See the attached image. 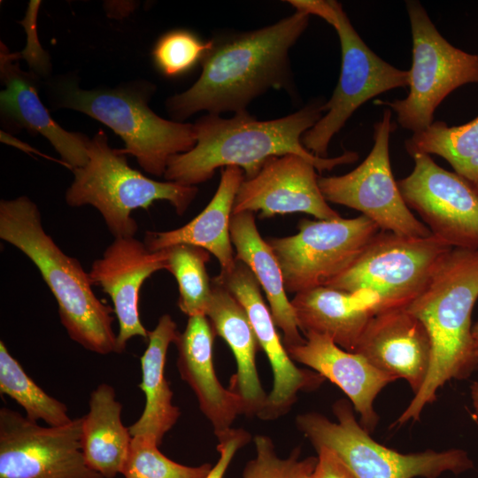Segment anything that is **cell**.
I'll use <instances>...</instances> for the list:
<instances>
[{
    "label": "cell",
    "instance_id": "obj_1",
    "mask_svg": "<svg viewBox=\"0 0 478 478\" xmlns=\"http://www.w3.org/2000/svg\"><path fill=\"white\" fill-rule=\"evenodd\" d=\"M309 19V14L296 11L260 29L212 39L197 81L166 100L170 116L179 122L201 111L237 113L269 89L289 90V50L306 29Z\"/></svg>",
    "mask_w": 478,
    "mask_h": 478
},
{
    "label": "cell",
    "instance_id": "obj_2",
    "mask_svg": "<svg viewBox=\"0 0 478 478\" xmlns=\"http://www.w3.org/2000/svg\"><path fill=\"white\" fill-rule=\"evenodd\" d=\"M324 102L314 101L282 118L258 120L247 111L230 119L206 114L194 123L196 145L173 156L164 178L184 186H196L211 179L217 168L230 166L243 169L244 178L255 176L273 157L300 156L319 172L355 162L358 156L345 151L335 158L313 155L302 143L303 135L322 117Z\"/></svg>",
    "mask_w": 478,
    "mask_h": 478
},
{
    "label": "cell",
    "instance_id": "obj_3",
    "mask_svg": "<svg viewBox=\"0 0 478 478\" xmlns=\"http://www.w3.org/2000/svg\"><path fill=\"white\" fill-rule=\"evenodd\" d=\"M478 298V250L451 248L420 294L405 307L425 326L432 346L425 382L396 424L418 420L438 389L451 380L468 378L477 364L471 315Z\"/></svg>",
    "mask_w": 478,
    "mask_h": 478
},
{
    "label": "cell",
    "instance_id": "obj_4",
    "mask_svg": "<svg viewBox=\"0 0 478 478\" xmlns=\"http://www.w3.org/2000/svg\"><path fill=\"white\" fill-rule=\"evenodd\" d=\"M0 238L37 267L54 296L69 337L92 352H117L113 309L98 299L89 273L56 244L42 227L37 205L21 196L0 202Z\"/></svg>",
    "mask_w": 478,
    "mask_h": 478
},
{
    "label": "cell",
    "instance_id": "obj_5",
    "mask_svg": "<svg viewBox=\"0 0 478 478\" xmlns=\"http://www.w3.org/2000/svg\"><path fill=\"white\" fill-rule=\"evenodd\" d=\"M148 82L83 89L74 78L50 84L51 104L82 112L109 127L124 142L123 154L136 158L148 173L164 176L169 159L197 143L194 124L163 119L148 104L153 92Z\"/></svg>",
    "mask_w": 478,
    "mask_h": 478
},
{
    "label": "cell",
    "instance_id": "obj_6",
    "mask_svg": "<svg viewBox=\"0 0 478 478\" xmlns=\"http://www.w3.org/2000/svg\"><path fill=\"white\" fill-rule=\"evenodd\" d=\"M88 163L72 170L73 181L66 202L73 207L86 204L102 215L115 238L134 237L138 229L131 212L148 210L156 200H166L182 215L197 194L196 186L152 180L131 168L120 150L109 146L101 129L88 143Z\"/></svg>",
    "mask_w": 478,
    "mask_h": 478
},
{
    "label": "cell",
    "instance_id": "obj_7",
    "mask_svg": "<svg viewBox=\"0 0 478 478\" xmlns=\"http://www.w3.org/2000/svg\"><path fill=\"white\" fill-rule=\"evenodd\" d=\"M291 5L297 11L326 20L336 31L341 44L340 77L331 98L323 104L326 113L301 139L311 153L327 158L330 141L353 112L383 92L407 87L409 73L389 65L364 42L339 2L294 0Z\"/></svg>",
    "mask_w": 478,
    "mask_h": 478
},
{
    "label": "cell",
    "instance_id": "obj_8",
    "mask_svg": "<svg viewBox=\"0 0 478 478\" xmlns=\"http://www.w3.org/2000/svg\"><path fill=\"white\" fill-rule=\"evenodd\" d=\"M332 410L336 422L312 412L297 415L296 426L315 450L333 451L357 478H438L444 472L459 474L474 468L460 449L405 454L377 443L357 421L346 399L335 401Z\"/></svg>",
    "mask_w": 478,
    "mask_h": 478
},
{
    "label": "cell",
    "instance_id": "obj_9",
    "mask_svg": "<svg viewBox=\"0 0 478 478\" xmlns=\"http://www.w3.org/2000/svg\"><path fill=\"white\" fill-rule=\"evenodd\" d=\"M451 249L434 235L413 237L380 230L358 258L325 286L367 294L374 315L405 308Z\"/></svg>",
    "mask_w": 478,
    "mask_h": 478
},
{
    "label": "cell",
    "instance_id": "obj_10",
    "mask_svg": "<svg viewBox=\"0 0 478 478\" xmlns=\"http://www.w3.org/2000/svg\"><path fill=\"white\" fill-rule=\"evenodd\" d=\"M412 38L409 93L404 99L375 101L397 114L398 124L413 133L433 123L434 112L456 89L478 83V53L451 44L438 32L418 1L406 2Z\"/></svg>",
    "mask_w": 478,
    "mask_h": 478
},
{
    "label": "cell",
    "instance_id": "obj_11",
    "mask_svg": "<svg viewBox=\"0 0 478 478\" xmlns=\"http://www.w3.org/2000/svg\"><path fill=\"white\" fill-rule=\"evenodd\" d=\"M379 231L377 225L364 215L304 219L296 235L266 241L277 258L286 291L297 294L325 286L344 272Z\"/></svg>",
    "mask_w": 478,
    "mask_h": 478
},
{
    "label": "cell",
    "instance_id": "obj_12",
    "mask_svg": "<svg viewBox=\"0 0 478 478\" xmlns=\"http://www.w3.org/2000/svg\"><path fill=\"white\" fill-rule=\"evenodd\" d=\"M391 115V110L385 109L382 120L374 125L373 148L358 166L340 176H319L318 184L327 202L360 212L380 230L428 237L431 232L406 205L393 177L389 137L397 126Z\"/></svg>",
    "mask_w": 478,
    "mask_h": 478
},
{
    "label": "cell",
    "instance_id": "obj_13",
    "mask_svg": "<svg viewBox=\"0 0 478 478\" xmlns=\"http://www.w3.org/2000/svg\"><path fill=\"white\" fill-rule=\"evenodd\" d=\"M82 417L43 427L20 412L0 409V478H104L81 449Z\"/></svg>",
    "mask_w": 478,
    "mask_h": 478
},
{
    "label": "cell",
    "instance_id": "obj_14",
    "mask_svg": "<svg viewBox=\"0 0 478 478\" xmlns=\"http://www.w3.org/2000/svg\"><path fill=\"white\" fill-rule=\"evenodd\" d=\"M414 167L397 181L401 195L432 235L451 248L478 250V191L429 155L412 156Z\"/></svg>",
    "mask_w": 478,
    "mask_h": 478
},
{
    "label": "cell",
    "instance_id": "obj_15",
    "mask_svg": "<svg viewBox=\"0 0 478 478\" xmlns=\"http://www.w3.org/2000/svg\"><path fill=\"white\" fill-rule=\"evenodd\" d=\"M234 269L215 277L244 307L260 348L273 372V387L267 395L260 419L273 420L286 414L297 394L318 389L325 378L317 372L298 368L289 356L276 331L270 309L260 292V285L251 269L235 259Z\"/></svg>",
    "mask_w": 478,
    "mask_h": 478
},
{
    "label": "cell",
    "instance_id": "obj_16",
    "mask_svg": "<svg viewBox=\"0 0 478 478\" xmlns=\"http://www.w3.org/2000/svg\"><path fill=\"white\" fill-rule=\"evenodd\" d=\"M315 166L304 158L288 154L270 158L252 178L243 181L232 214L259 211V217L305 212L319 220L341 215L324 198Z\"/></svg>",
    "mask_w": 478,
    "mask_h": 478
},
{
    "label": "cell",
    "instance_id": "obj_17",
    "mask_svg": "<svg viewBox=\"0 0 478 478\" xmlns=\"http://www.w3.org/2000/svg\"><path fill=\"white\" fill-rule=\"evenodd\" d=\"M167 268V251H150L135 237L115 238L89 272L91 283L99 286L112 299L119 323L117 352L125 351L135 336L148 340L139 312L143 283L155 272Z\"/></svg>",
    "mask_w": 478,
    "mask_h": 478
},
{
    "label": "cell",
    "instance_id": "obj_18",
    "mask_svg": "<svg viewBox=\"0 0 478 478\" xmlns=\"http://www.w3.org/2000/svg\"><path fill=\"white\" fill-rule=\"evenodd\" d=\"M19 59V54L11 52L1 42L0 77L4 86L0 92L2 119L12 127L46 138L70 170L84 166L89 161V138L64 129L53 120L40 99L38 76L22 70Z\"/></svg>",
    "mask_w": 478,
    "mask_h": 478
},
{
    "label": "cell",
    "instance_id": "obj_19",
    "mask_svg": "<svg viewBox=\"0 0 478 478\" xmlns=\"http://www.w3.org/2000/svg\"><path fill=\"white\" fill-rule=\"evenodd\" d=\"M355 352L397 380L405 379L415 395L428 376L432 346L422 322L400 308L374 315Z\"/></svg>",
    "mask_w": 478,
    "mask_h": 478
},
{
    "label": "cell",
    "instance_id": "obj_20",
    "mask_svg": "<svg viewBox=\"0 0 478 478\" xmlns=\"http://www.w3.org/2000/svg\"><path fill=\"white\" fill-rule=\"evenodd\" d=\"M305 338V343L286 348L290 358L337 385L359 414L364 429L369 434L374 431L379 415L374 401L384 387L397 379L373 366L362 355L340 348L327 335L308 332Z\"/></svg>",
    "mask_w": 478,
    "mask_h": 478
},
{
    "label": "cell",
    "instance_id": "obj_21",
    "mask_svg": "<svg viewBox=\"0 0 478 478\" xmlns=\"http://www.w3.org/2000/svg\"><path fill=\"white\" fill-rule=\"evenodd\" d=\"M212 327L204 315L189 317L186 328L174 342L181 378L195 393L200 411L211 422L214 434L231 428L242 414L241 401L220 382L213 366Z\"/></svg>",
    "mask_w": 478,
    "mask_h": 478
},
{
    "label": "cell",
    "instance_id": "obj_22",
    "mask_svg": "<svg viewBox=\"0 0 478 478\" xmlns=\"http://www.w3.org/2000/svg\"><path fill=\"white\" fill-rule=\"evenodd\" d=\"M206 317L215 335L227 343L235 358L236 372L230 378L228 389L238 396L242 414L259 418L267 401L256 366L260 346L244 307L215 277Z\"/></svg>",
    "mask_w": 478,
    "mask_h": 478
},
{
    "label": "cell",
    "instance_id": "obj_23",
    "mask_svg": "<svg viewBox=\"0 0 478 478\" xmlns=\"http://www.w3.org/2000/svg\"><path fill=\"white\" fill-rule=\"evenodd\" d=\"M244 180L242 168H221L219 187L207 206L186 225L169 231H147L143 243L151 251L177 244L204 249L220 262V274L231 272L235 258L230 238V220L238 189Z\"/></svg>",
    "mask_w": 478,
    "mask_h": 478
},
{
    "label": "cell",
    "instance_id": "obj_24",
    "mask_svg": "<svg viewBox=\"0 0 478 478\" xmlns=\"http://www.w3.org/2000/svg\"><path fill=\"white\" fill-rule=\"evenodd\" d=\"M298 328L328 336L340 348L355 352L374 315V301L364 292L349 293L320 286L297 293L290 301Z\"/></svg>",
    "mask_w": 478,
    "mask_h": 478
},
{
    "label": "cell",
    "instance_id": "obj_25",
    "mask_svg": "<svg viewBox=\"0 0 478 478\" xmlns=\"http://www.w3.org/2000/svg\"><path fill=\"white\" fill-rule=\"evenodd\" d=\"M229 230L235 248V258L251 269L263 289L274 323L283 333L285 348L305 343V338L299 332L293 306L286 295L281 266L272 248L258 231L254 212L232 214Z\"/></svg>",
    "mask_w": 478,
    "mask_h": 478
},
{
    "label": "cell",
    "instance_id": "obj_26",
    "mask_svg": "<svg viewBox=\"0 0 478 478\" xmlns=\"http://www.w3.org/2000/svg\"><path fill=\"white\" fill-rule=\"evenodd\" d=\"M179 333L169 314L162 315L155 328L149 331L148 346L140 358L142 381L138 385L144 393L145 405L140 418L128 427L132 437L143 436L160 445L181 415L165 377L167 351Z\"/></svg>",
    "mask_w": 478,
    "mask_h": 478
},
{
    "label": "cell",
    "instance_id": "obj_27",
    "mask_svg": "<svg viewBox=\"0 0 478 478\" xmlns=\"http://www.w3.org/2000/svg\"><path fill=\"white\" fill-rule=\"evenodd\" d=\"M122 405L112 386L99 384L90 393L82 416L81 449L88 466L104 478L121 474L132 436L121 421Z\"/></svg>",
    "mask_w": 478,
    "mask_h": 478
},
{
    "label": "cell",
    "instance_id": "obj_28",
    "mask_svg": "<svg viewBox=\"0 0 478 478\" xmlns=\"http://www.w3.org/2000/svg\"><path fill=\"white\" fill-rule=\"evenodd\" d=\"M405 147L412 157L420 153L442 157L478 191V116L460 126L433 122L413 133Z\"/></svg>",
    "mask_w": 478,
    "mask_h": 478
},
{
    "label": "cell",
    "instance_id": "obj_29",
    "mask_svg": "<svg viewBox=\"0 0 478 478\" xmlns=\"http://www.w3.org/2000/svg\"><path fill=\"white\" fill-rule=\"evenodd\" d=\"M0 393L16 401L31 420H42L51 427L64 426L73 420L67 406L48 395L27 375L3 341L0 342Z\"/></svg>",
    "mask_w": 478,
    "mask_h": 478
},
{
    "label": "cell",
    "instance_id": "obj_30",
    "mask_svg": "<svg viewBox=\"0 0 478 478\" xmlns=\"http://www.w3.org/2000/svg\"><path fill=\"white\" fill-rule=\"evenodd\" d=\"M166 250V270L178 283L180 310L189 317L206 316L212 295V281L205 265L210 260L211 253L189 244H177Z\"/></svg>",
    "mask_w": 478,
    "mask_h": 478
},
{
    "label": "cell",
    "instance_id": "obj_31",
    "mask_svg": "<svg viewBox=\"0 0 478 478\" xmlns=\"http://www.w3.org/2000/svg\"><path fill=\"white\" fill-rule=\"evenodd\" d=\"M212 466H188L166 457L154 441L132 437L121 474L125 478H206Z\"/></svg>",
    "mask_w": 478,
    "mask_h": 478
},
{
    "label": "cell",
    "instance_id": "obj_32",
    "mask_svg": "<svg viewBox=\"0 0 478 478\" xmlns=\"http://www.w3.org/2000/svg\"><path fill=\"white\" fill-rule=\"evenodd\" d=\"M253 441L256 456L246 464L241 478H310L316 466L318 458L301 459L299 448L280 458L269 436L257 435Z\"/></svg>",
    "mask_w": 478,
    "mask_h": 478
},
{
    "label": "cell",
    "instance_id": "obj_33",
    "mask_svg": "<svg viewBox=\"0 0 478 478\" xmlns=\"http://www.w3.org/2000/svg\"><path fill=\"white\" fill-rule=\"evenodd\" d=\"M212 45V40L203 42L189 31L173 30L158 39L153 48L152 58L163 74L174 77L202 61Z\"/></svg>",
    "mask_w": 478,
    "mask_h": 478
},
{
    "label": "cell",
    "instance_id": "obj_34",
    "mask_svg": "<svg viewBox=\"0 0 478 478\" xmlns=\"http://www.w3.org/2000/svg\"><path fill=\"white\" fill-rule=\"evenodd\" d=\"M215 436L220 457L206 478H223L236 451L251 440V434L243 428H231Z\"/></svg>",
    "mask_w": 478,
    "mask_h": 478
},
{
    "label": "cell",
    "instance_id": "obj_35",
    "mask_svg": "<svg viewBox=\"0 0 478 478\" xmlns=\"http://www.w3.org/2000/svg\"><path fill=\"white\" fill-rule=\"evenodd\" d=\"M316 451L318 460L310 478H357L333 451L326 448Z\"/></svg>",
    "mask_w": 478,
    "mask_h": 478
},
{
    "label": "cell",
    "instance_id": "obj_36",
    "mask_svg": "<svg viewBox=\"0 0 478 478\" xmlns=\"http://www.w3.org/2000/svg\"><path fill=\"white\" fill-rule=\"evenodd\" d=\"M470 397L472 399L474 412L478 417V382H474L470 385Z\"/></svg>",
    "mask_w": 478,
    "mask_h": 478
},
{
    "label": "cell",
    "instance_id": "obj_37",
    "mask_svg": "<svg viewBox=\"0 0 478 478\" xmlns=\"http://www.w3.org/2000/svg\"><path fill=\"white\" fill-rule=\"evenodd\" d=\"M472 337L474 358L478 367V321L472 327Z\"/></svg>",
    "mask_w": 478,
    "mask_h": 478
}]
</instances>
